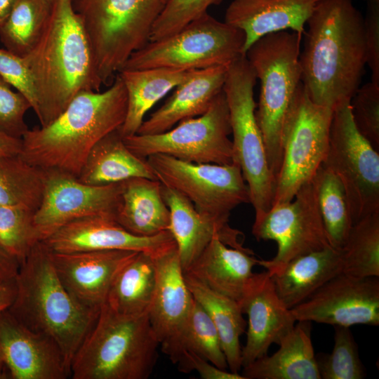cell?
Instances as JSON below:
<instances>
[{"label":"cell","instance_id":"cell-1","mask_svg":"<svg viewBox=\"0 0 379 379\" xmlns=\"http://www.w3.org/2000/svg\"><path fill=\"white\" fill-rule=\"evenodd\" d=\"M306 25L301 81L314 102L334 109L360 86L366 65L364 16L352 0H322Z\"/></svg>","mask_w":379,"mask_h":379},{"label":"cell","instance_id":"cell-2","mask_svg":"<svg viewBox=\"0 0 379 379\" xmlns=\"http://www.w3.org/2000/svg\"><path fill=\"white\" fill-rule=\"evenodd\" d=\"M30 73L41 126L58 117L84 91H99L98 74L88 37L72 0H55L44 29L25 57Z\"/></svg>","mask_w":379,"mask_h":379},{"label":"cell","instance_id":"cell-3","mask_svg":"<svg viewBox=\"0 0 379 379\" xmlns=\"http://www.w3.org/2000/svg\"><path fill=\"white\" fill-rule=\"evenodd\" d=\"M126 109V88L117 74L106 91H81L50 124L28 129L19 156L46 173L77 178L95 144L123 124Z\"/></svg>","mask_w":379,"mask_h":379},{"label":"cell","instance_id":"cell-4","mask_svg":"<svg viewBox=\"0 0 379 379\" xmlns=\"http://www.w3.org/2000/svg\"><path fill=\"white\" fill-rule=\"evenodd\" d=\"M15 284V295L8 310L32 331L52 339L70 371L73 357L100 307L86 306L69 293L40 242L20 263Z\"/></svg>","mask_w":379,"mask_h":379},{"label":"cell","instance_id":"cell-5","mask_svg":"<svg viewBox=\"0 0 379 379\" xmlns=\"http://www.w3.org/2000/svg\"><path fill=\"white\" fill-rule=\"evenodd\" d=\"M159 340L148 315L120 314L104 303L74 354L72 379H147L156 365Z\"/></svg>","mask_w":379,"mask_h":379},{"label":"cell","instance_id":"cell-6","mask_svg":"<svg viewBox=\"0 0 379 379\" xmlns=\"http://www.w3.org/2000/svg\"><path fill=\"white\" fill-rule=\"evenodd\" d=\"M301 39L292 31L269 34L257 40L246 53L260 81L255 117L275 180L281 164L285 119L301 83Z\"/></svg>","mask_w":379,"mask_h":379},{"label":"cell","instance_id":"cell-7","mask_svg":"<svg viewBox=\"0 0 379 379\" xmlns=\"http://www.w3.org/2000/svg\"><path fill=\"white\" fill-rule=\"evenodd\" d=\"M165 0H72L93 52L98 74L107 84L131 55L149 41Z\"/></svg>","mask_w":379,"mask_h":379},{"label":"cell","instance_id":"cell-8","mask_svg":"<svg viewBox=\"0 0 379 379\" xmlns=\"http://www.w3.org/2000/svg\"><path fill=\"white\" fill-rule=\"evenodd\" d=\"M256 81L254 69L242 55L228 65L222 88L230 113L234 162L239 166L248 185L255 218L272 208L276 185L255 117Z\"/></svg>","mask_w":379,"mask_h":379},{"label":"cell","instance_id":"cell-9","mask_svg":"<svg viewBox=\"0 0 379 379\" xmlns=\"http://www.w3.org/2000/svg\"><path fill=\"white\" fill-rule=\"evenodd\" d=\"M244 42L241 30L206 12L176 32L149 41L131 55L121 69L171 68L189 71L229 65L245 55Z\"/></svg>","mask_w":379,"mask_h":379},{"label":"cell","instance_id":"cell-10","mask_svg":"<svg viewBox=\"0 0 379 379\" xmlns=\"http://www.w3.org/2000/svg\"><path fill=\"white\" fill-rule=\"evenodd\" d=\"M333 112V109L314 102L301 81L284 122L273 205L292 200L324 161Z\"/></svg>","mask_w":379,"mask_h":379},{"label":"cell","instance_id":"cell-11","mask_svg":"<svg viewBox=\"0 0 379 379\" xmlns=\"http://www.w3.org/2000/svg\"><path fill=\"white\" fill-rule=\"evenodd\" d=\"M146 160L157 180L186 198L204 216L228 223L231 211L250 203V193L239 166L196 164L155 154Z\"/></svg>","mask_w":379,"mask_h":379},{"label":"cell","instance_id":"cell-12","mask_svg":"<svg viewBox=\"0 0 379 379\" xmlns=\"http://www.w3.org/2000/svg\"><path fill=\"white\" fill-rule=\"evenodd\" d=\"M230 113L223 90L203 114L186 119L161 133L124 138L136 156L163 154L196 164H232L234 154Z\"/></svg>","mask_w":379,"mask_h":379},{"label":"cell","instance_id":"cell-13","mask_svg":"<svg viewBox=\"0 0 379 379\" xmlns=\"http://www.w3.org/2000/svg\"><path fill=\"white\" fill-rule=\"evenodd\" d=\"M323 164L341 181L353 224L379 212V152L357 130L350 101L333 109Z\"/></svg>","mask_w":379,"mask_h":379},{"label":"cell","instance_id":"cell-14","mask_svg":"<svg viewBox=\"0 0 379 379\" xmlns=\"http://www.w3.org/2000/svg\"><path fill=\"white\" fill-rule=\"evenodd\" d=\"M252 234L258 241L272 240L277 244L274 258L258 260V265L270 275L297 257L331 246L319 210L314 177L292 200L274 204L255 218Z\"/></svg>","mask_w":379,"mask_h":379},{"label":"cell","instance_id":"cell-15","mask_svg":"<svg viewBox=\"0 0 379 379\" xmlns=\"http://www.w3.org/2000/svg\"><path fill=\"white\" fill-rule=\"evenodd\" d=\"M122 182L103 186L84 184L77 178L46 173L43 197L34 215L39 242L74 220L94 215L115 218Z\"/></svg>","mask_w":379,"mask_h":379},{"label":"cell","instance_id":"cell-16","mask_svg":"<svg viewBox=\"0 0 379 379\" xmlns=\"http://www.w3.org/2000/svg\"><path fill=\"white\" fill-rule=\"evenodd\" d=\"M291 310L296 321L378 326L379 279L341 272Z\"/></svg>","mask_w":379,"mask_h":379},{"label":"cell","instance_id":"cell-17","mask_svg":"<svg viewBox=\"0 0 379 379\" xmlns=\"http://www.w3.org/2000/svg\"><path fill=\"white\" fill-rule=\"evenodd\" d=\"M40 243L51 253L105 250L145 252L156 256L175 246L169 230L151 237L133 234L112 215L83 217L63 225Z\"/></svg>","mask_w":379,"mask_h":379},{"label":"cell","instance_id":"cell-18","mask_svg":"<svg viewBox=\"0 0 379 379\" xmlns=\"http://www.w3.org/2000/svg\"><path fill=\"white\" fill-rule=\"evenodd\" d=\"M0 351L13 379H66L70 371L55 343L19 321L8 309L0 312Z\"/></svg>","mask_w":379,"mask_h":379},{"label":"cell","instance_id":"cell-19","mask_svg":"<svg viewBox=\"0 0 379 379\" xmlns=\"http://www.w3.org/2000/svg\"><path fill=\"white\" fill-rule=\"evenodd\" d=\"M248 316L242 367L267 354L270 347L293 328L295 319L277 294L267 271L254 273L239 302Z\"/></svg>","mask_w":379,"mask_h":379},{"label":"cell","instance_id":"cell-20","mask_svg":"<svg viewBox=\"0 0 379 379\" xmlns=\"http://www.w3.org/2000/svg\"><path fill=\"white\" fill-rule=\"evenodd\" d=\"M138 253L105 250L49 252V255L57 275L69 293L86 306L100 308L117 274Z\"/></svg>","mask_w":379,"mask_h":379},{"label":"cell","instance_id":"cell-21","mask_svg":"<svg viewBox=\"0 0 379 379\" xmlns=\"http://www.w3.org/2000/svg\"><path fill=\"white\" fill-rule=\"evenodd\" d=\"M157 283L147 315L164 352L190 313L194 298L188 288L176 245L154 256Z\"/></svg>","mask_w":379,"mask_h":379},{"label":"cell","instance_id":"cell-22","mask_svg":"<svg viewBox=\"0 0 379 379\" xmlns=\"http://www.w3.org/2000/svg\"><path fill=\"white\" fill-rule=\"evenodd\" d=\"M161 195L170 213L168 230L175 242L184 272L200 255L214 237L238 249L244 246L241 232L208 218L199 213L192 202L178 191L161 184Z\"/></svg>","mask_w":379,"mask_h":379},{"label":"cell","instance_id":"cell-23","mask_svg":"<svg viewBox=\"0 0 379 379\" xmlns=\"http://www.w3.org/2000/svg\"><path fill=\"white\" fill-rule=\"evenodd\" d=\"M322 0H233L226 9L227 24L245 36L243 52L261 37L292 31L302 38L306 23Z\"/></svg>","mask_w":379,"mask_h":379},{"label":"cell","instance_id":"cell-24","mask_svg":"<svg viewBox=\"0 0 379 379\" xmlns=\"http://www.w3.org/2000/svg\"><path fill=\"white\" fill-rule=\"evenodd\" d=\"M228 65L187 71L162 106L144 120L137 133H161L182 120L200 116L222 91Z\"/></svg>","mask_w":379,"mask_h":379},{"label":"cell","instance_id":"cell-25","mask_svg":"<svg viewBox=\"0 0 379 379\" xmlns=\"http://www.w3.org/2000/svg\"><path fill=\"white\" fill-rule=\"evenodd\" d=\"M258 260L251 250L230 247L216 237L184 273L239 302Z\"/></svg>","mask_w":379,"mask_h":379},{"label":"cell","instance_id":"cell-26","mask_svg":"<svg viewBox=\"0 0 379 379\" xmlns=\"http://www.w3.org/2000/svg\"><path fill=\"white\" fill-rule=\"evenodd\" d=\"M279 348L243 366L245 379H321L311 340V322L298 321Z\"/></svg>","mask_w":379,"mask_h":379},{"label":"cell","instance_id":"cell-27","mask_svg":"<svg viewBox=\"0 0 379 379\" xmlns=\"http://www.w3.org/2000/svg\"><path fill=\"white\" fill-rule=\"evenodd\" d=\"M343 272L341 248L328 246L297 257L269 274L279 298L291 309Z\"/></svg>","mask_w":379,"mask_h":379},{"label":"cell","instance_id":"cell-28","mask_svg":"<svg viewBox=\"0 0 379 379\" xmlns=\"http://www.w3.org/2000/svg\"><path fill=\"white\" fill-rule=\"evenodd\" d=\"M116 221L130 233L151 237L168 231L170 213L157 180L131 178L122 182Z\"/></svg>","mask_w":379,"mask_h":379},{"label":"cell","instance_id":"cell-29","mask_svg":"<svg viewBox=\"0 0 379 379\" xmlns=\"http://www.w3.org/2000/svg\"><path fill=\"white\" fill-rule=\"evenodd\" d=\"M137 177L157 180L146 159L127 147L117 128L95 144L77 178L84 184L103 186Z\"/></svg>","mask_w":379,"mask_h":379},{"label":"cell","instance_id":"cell-30","mask_svg":"<svg viewBox=\"0 0 379 379\" xmlns=\"http://www.w3.org/2000/svg\"><path fill=\"white\" fill-rule=\"evenodd\" d=\"M187 71L171 68L121 69L127 94L125 120L119 128L123 138L137 133L147 112L180 84Z\"/></svg>","mask_w":379,"mask_h":379},{"label":"cell","instance_id":"cell-31","mask_svg":"<svg viewBox=\"0 0 379 379\" xmlns=\"http://www.w3.org/2000/svg\"><path fill=\"white\" fill-rule=\"evenodd\" d=\"M184 275L193 298L206 312L218 331L230 371L239 373L242 368L239 338L246 326L239 303L211 290L190 275Z\"/></svg>","mask_w":379,"mask_h":379},{"label":"cell","instance_id":"cell-32","mask_svg":"<svg viewBox=\"0 0 379 379\" xmlns=\"http://www.w3.org/2000/svg\"><path fill=\"white\" fill-rule=\"evenodd\" d=\"M156 283L154 256L138 252L117 274L105 303L120 314H146L153 299Z\"/></svg>","mask_w":379,"mask_h":379},{"label":"cell","instance_id":"cell-33","mask_svg":"<svg viewBox=\"0 0 379 379\" xmlns=\"http://www.w3.org/2000/svg\"><path fill=\"white\" fill-rule=\"evenodd\" d=\"M185 352L194 353L222 369L228 368L218 331L206 312L194 298L179 333L164 353L175 364Z\"/></svg>","mask_w":379,"mask_h":379},{"label":"cell","instance_id":"cell-34","mask_svg":"<svg viewBox=\"0 0 379 379\" xmlns=\"http://www.w3.org/2000/svg\"><path fill=\"white\" fill-rule=\"evenodd\" d=\"M319 210L332 247L341 248L353 225L348 200L338 177L323 164L314 176Z\"/></svg>","mask_w":379,"mask_h":379},{"label":"cell","instance_id":"cell-35","mask_svg":"<svg viewBox=\"0 0 379 379\" xmlns=\"http://www.w3.org/2000/svg\"><path fill=\"white\" fill-rule=\"evenodd\" d=\"M46 172L19 154L0 157V206L36 211L44 194Z\"/></svg>","mask_w":379,"mask_h":379},{"label":"cell","instance_id":"cell-36","mask_svg":"<svg viewBox=\"0 0 379 379\" xmlns=\"http://www.w3.org/2000/svg\"><path fill=\"white\" fill-rule=\"evenodd\" d=\"M51 6L45 0H18L0 28V41L6 49L27 55L39 39Z\"/></svg>","mask_w":379,"mask_h":379},{"label":"cell","instance_id":"cell-37","mask_svg":"<svg viewBox=\"0 0 379 379\" xmlns=\"http://www.w3.org/2000/svg\"><path fill=\"white\" fill-rule=\"evenodd\" d=\"M341 250L343 272L379 277V212L353 224Z\"/></svg>","mask_w":379,"mask_h":379},{"label":"cell","instance_id":"cell-38","mask_svg":"<svg viewBox=\"0 0 379 379\" xmlns=\"http://www.w3.org/2000/svg\"><path fill=\"white\" fill-rule=\"evenodd\" d=\"M334 346L330 354L316 356L321 379H362L366 371L350 327L334 326Z\"/></svg>","mask_w":379,"mask_h":379},{"label":"cell","instance_id":"cell-39","mask_svg":"<svg viewBox=\"0 0 379 379\" xmlns=\"http://www.w3.org/2000/svg\"><path fill=\"white\" fill-rule=\"evenodd\" d=\"M34 212L20 206H0V241L20 265L39 242L34 225Z\"/></svg>","mask_w":379,"mask_h":379},{"label":"cell","instance_id":"cell-40","mask_svg":"<svg viewBox=\"0 0 379 379\" xmlns=\"http://www.w3.org/2000/svg\"><path fill=\"white\" fill-rule=\"evenodd\" d=\"M222 0H165L164 6L152 29L149 41L168 36L207 12Z\"/></svg>","mask_w":379,"mask_h":379},{"label":"cell","instance_id":"cell-41","mask_svg":"<svg viewBox=\"0 0 379 379\" xmlns=\"http://www.w3.org/2000/svg\"><path fill=\"white\" fill-rule=\"evenodd\" d=\"M350 106L357 130L379 151V84L370 81L359 86Z\"/></svg>","mask_w":379,"mask_h":379},{"label":"cell","instance_id":"cell-42","mask_svg":"<svg viewBox=\"0 0 379 379\" xmlns=\"http://www.w3.org/2000/svg\"><path fill=\"white\" fill-rule=\"evenodd\" d=\"M12 86L0 76V132L22 138L28 131L25 115L32 105L20 92H15Z\"/></svg>","mask_w":379,"mask_h":379},{"label":"cell","instance_id":"cell-43","mask_svg":"<svg viewBox=\"0 0 379 379\" xmlns=\"http://www.w3.org/2000/svg\"><path fill=\"white\" fill-rule=\"evenodd\" d=\"M0 76L28 99L34 111L35 93L25 58L0 48Z\"/></svg>","mask_w":379,"mask_h":379},{"label":"cell","instance_id":"cell-44","mask_svg":"<svg viewBox=\"0 0 379 379\" xmlns=\"http://www.w3.org/2000/svg\"><path fill=\"white\" fill-rule=\"evenodd\" d=\"M364 29L366 65L371 72V81L379 84V0L366 1Z\"/></svg>","mask_w":379,"mask_h":379},{"label":"cell","instance_id":"cell-45","mask_svg":"<svg viewBox=\"0 0 379 379\" xmlns=\"http://www.w3.org/2000/svg\"><path fill=\"white\" fill-rule=\"evenodd\" d=\"M183 373L195 371L203 379H245L239 373L222 369L194 353L185 352L175 364Z\"/></svg>","mask_w":379,"mask_h":379},{"label":"cell","instance_id":"cell-46","mask_svg":"<svg viewBox=\"0 0 379 379\" xmlns=\"http://www.w3.org/2000/svg\"><path fill=\"white\" fill-rule=\"evenodd\" d=\"M19 267L18 260L5 249L0 241V284L14 281Z\"/></svg>","mask_w":379,"mask_h":379},{"label":"cell","instance_id":"cell-47","mask_svg":"<svg viewBox=\"0 0 379 379\" xmlns=\"http://www.w3.org/2000/svg\"><path fill=\"white\" fill-rule=\"evenodd\" d=\"M22 139L0 132V157L17 155L20 152Z\"/></svg>","mask_w":379,"mask_h":379},{"label":"cell","instance_id":"cell-48","mask_svg":"<svg viewBox=\"0 0 379 379\" xmlns=\"http://www.w3.org/2000/svg\"><path fill=\"white\" fill-rule=\"evenodd\" d=\"M16 292L15 280L0 284V312L8 309L13 302Z\"/></svg>","mask_w":379,"mask_h":379},{"label":"cell","instance_id":"cell-49","mask_svg":"<svg viewBox=\"0 0 379 379\" xmlns=\"http://www.w3.org/2000/svg\"><path fill=\"white\" fill-rule=\"evenodd\" d=\"M18 0H0V28L2 27Z\"/></svg>","mask_w":379,"mask_h":379},{"label":"cell","instance_id":"cell-50","mask_svg":"<svg viewBox=\"0 0 379 379\" xmlns=\"http://www.w3.org/2000/svg\"><path fill=\"white\" fill-rule=\"evenodd\" d=\"M7 376H8V374L0 351V379L7 378Z\"/></svg>","mask_w":379,"mask_h":379},{"label":"cell","instance_id":"cell-51","mask_svg":"<svg viewBox=\"0 0 379 379\" xmlns=\"http://www.w3.org/2000/svg\"><path fill=\"white\" fill-rule=\"evenodd\" d=\"M46 1H47L48 3H49L50 4H53V2L55 1V0H45Z\"/></svg>","mask_w":379,"mask_h":379},{"label":"cell","instance_id":"cell-52","mask_svg":"<svg viewBox=\"0 0 379 379\" xmlns=\"http://www.w3.org/2000/svg\"><path fill=\"white\" fill-rule=\"evenodd\" d=\"M365 1H369V0H365Z\"/></svg>","mask_w":379,"mask_h":379}]
</instances>
